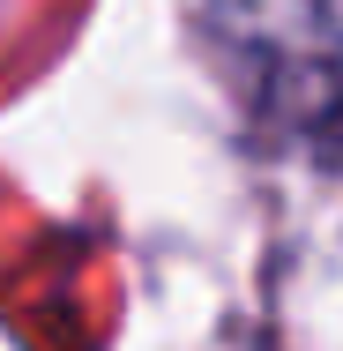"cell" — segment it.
Segmentation results:
<instances>
[{
  "mask_svg": "<svg viewBox=\"0 0 343 351\" xmlns=\"http://www.w3.org/2000/svg\"><path fill=\"white\" fill-rule=\"evenodd\" d=\"M216 53L283 135L343 142V0H216Z\"/></svg>",
  "mask_w": 343,
  "mask_h": 351,
  "instance_id": "obj_1",
  "label": "cell"
}]
</instances>
